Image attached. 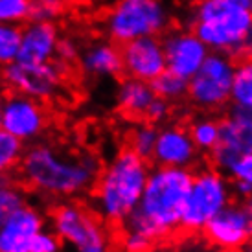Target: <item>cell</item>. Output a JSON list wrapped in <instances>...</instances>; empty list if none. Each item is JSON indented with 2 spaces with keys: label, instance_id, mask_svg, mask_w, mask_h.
<instances>
[{
  "label": "cell",
  "instance_id": "obj_32",
  "mask_svg": "<svg viewBox=\"0 0 252 252\" xmlns=\"http://www.w3.org/2000/svg\"><path fill=\"white\" fill-rule=\"evenodd\" d=\"M79 48H77V44L72 39L68 37H61L59 39V44H57V54H56V59L57 61H61V63L68 64V63H74L79 59Z\"/></svg>",
  "mask_w": 252,
  "mask_h": 252
},
{
  "label": "cell",
  "instance_id": "obj_35",
  "mask_svg": "<svg viewBox=\"0 0 252 252\" xmlns=\"http://www.w3.org/2000/svg\"><path fill=\"white\" fill-rule=\"evenodd\" d=\"M4 101H6V96L0 92V120H2V109H4Z\"/></svg>",
  "mask_w": 252,
  "mask_h": 252
},
{
  "label": "cell",
  "instance_id": "obj_24",
  "mask_svg": "<svg viewBox=\"0 0 252 252\" xmlns=\"http://www.w3.org/2000/svg\"><path fill=\"white\" fill-rule=\"evenodd\" d=\"M157 138H158V127L155 124H149L146 120H142L140 124L131 129L129 133V149H133L136 155H140L142 158L151 160L155 153V146H157Z\"/></svg>",
  "mask_w": 252,
  "mask_h": 252
},
{
  "label": "cell",
  "instance_id": "obj_36",
  "mask_svg": "<svg viewBox=\"0 0 252 252\" xmlns=\"http://www.w3.org/2000/svg\"><path fill=\"white\" fill-rule=\"evenodd\" d=\"M15 252H30L28 249H21V251H15Z\"/></svg>",
  "mask_w": 252,
  "mask_h": 252
},
{
  "label": "cell",
  "instance_id": "obj_3",
  "mask_svg": "<svg viewBox=\"0 0 252 252\" xmlns=\"http://www.w3.org/2000/svg\"><path fill=\"white\" fill-rule=\"evenodd\" d=\"M151 166L133 149H120L101 168L92 188L94 210L105 223L124 224L140 203Z\"/></svg>",
  "mask_w": 252,
  "mask_h": 252
},
{
  "label": "cell",
  "instance_id": "obj_26",
  "mask_svg": "<svg viewBox=\"0 0 252 252\" xmlns=\"http://www.w3.org/2000/svg\"><path fill=\"white\" fill-rule=\"evenodd\" d=\"M22 26L0 24V70L17 61L21 48Z\"/></svg>",
  "mask_w": 252,
  "mask_h": 252
},
{
  "label": "cell",
  "instance_id": "obj_2",
  "mask_svg": "<svg viewBox=\"0 0 252 252\" xmlns=\"http://www.w3.org/2000/svg\"><path fill=\"white\" fill-rule=\"evenodd\" d=\"M191 181L193 171L188 168H151L140 203L122 224L124 230L140 232L153 241L171 236L181 228Z\"/></svg>",
  "mask_w": 252,
  "mask_h": 252
},
{
  "label": "cell",
  "instance_id": "obj_11",
  "mask_svg": "<svg viewBox=\"0 0 252 252\" xmlns=\"http://www.w3.org/2000/svg\"><path fill=\"white\" fill-rule=\"evenodd\" d=\"M0 129L24 144H33L48 129V112L39 99L11 92L4 101Z\"/></svg>",
  "mask_w": 252,
  "mask_h": 252
},
{
  "label": "cell",
  "instance_id": "obj_9",
  "mask_svg": "<svg viewBox=\"0 0 252 252\" xmlns=\"http://www.w3.org/2000/svg\"><path fill=\"white\" fill-rule=\"evenodd\" d=\"M64 66L61 61H50V63H15L2 68V79L11 92H19L39 101H50L56 98L57 92L63 87Z\"/></svg>",
  "mask_w": 252,
  "mask_h": 252
},
{
  "label": "cell",
  "instance_id": "obj_28",
  "mask_svg": "<svg viewBox=\"0 0 252 252\" xmlns=\"http://www.w3.org/2000/svg\"><path fill=\"white\" fill-rule=\"evenodd\" d=\"M64 9V0H32L30 21L56 22Z\"/></svg>",
  "mask_w": 252,
  "mask_h": 252
},
{
  "label": "cell",
  "instance_id": "obj_4",
  "mask_svg": "<svg viewBox=\"0 0 252 252\" xmlns=\"http://www.w3.org/2000/svg\"><path fill=\"white\" fill-rule=\"evenodd\" d=\"M251 26L252 0H197L188 24L212 52L234 59Z\"/></svg>",
  "mask_w": 252,
  "mask_h": 252
},
{
  "label": "cell",
  "instance_id": "obj_18",
  "mask_svg": "<svg viewBox=\"0 0 252 252\" xmlns=\"http://www.w3.org/2000/svg\"><path fill=\"white\" fill-rule=\"evenodd\" d=\"M81 68L92 77H116L124 74V61L120 44L114 41L94 42L79 56Z\"/></svg>",
  "mask_w": 252,
  "mask_h": 252
},
{
  "label": "cell",
  "instance_id": "obj_5",
  "mask_svg": "<svg viewBox=\"0 0 252 252\" xmlns=\"http://www.w3.org/2000/svg\"><path fill=\"white\" fill-rule=\"evenodd\" d=\"M234 197L230 179L221 169H217L214 164L199 168L193 171L181 228L186 232H203L204 226L234 201Z\"/></svg>",
  "mask_w": 252,
  "mask_h": 252
},
{
  "label": "cell",
  "instance_id": "obj_34",
  "mask_svg": "<svg viewBox=\"0 0 252 252\" xmlns=\"http://www.w3.org/2000/svg\"><path fill=\"white\" fill-rule=\"evenodd\" d=\"M243 204H245L247 210H249V214H251V221H252V193L249 197H247L245 201H243Z\"/></svg>",
  "mask_w": 252,
  "mask_h": 252
},
{
  "label": "cell",
  "instance_id": "obj_30",
  "mask_svg": "<svg viewBox=\"0 0 252 252\" xmlns=\"http://www.w3.org/2000/svg\"><path fill=\"white\" fill-rule=\"evenodd\" d=\"M153 239L134 230H124L122 247L126 252H149L153 249Z\"/></svg>",
  "mask_w": 252,
  "mask_h": 252
},
{
  "label": "cell",
  "instance_id": "obj_13",
  "mask_svg": "<svg viewBox=\"0 0 252 252\" xmlns=\"http://www.w3.org/2000/svg\"><path fill=\"white\" fill-rule=\"evenodd\" d=\"M162 44L168 70L186 79L195 76L212 52L191 28H169L162 35Z\"/></svg>",
  "mask_w": 252,
  "mask_h": 252
},
{
  "label": "cell",
  "instance_id": "obj_31",
  "mask_svg": "<svg viewBox=\"0 0 252 252\" xmlns=\"http://www.w3.org/2000/svg\"><path fill=\"white\" fill-rule=\"evenodd\" d=\"M171 116V101L164 98H157L153 99V103L149 105L146 112V122L149 124H155V126H160V124H166L168 118Z\"/></svg>",
  "mask_w": 252,
  "mask_h": 252
},
{
  "label": "cell",
  "instance_id": "obj_1",
  "mask_svg": "<svg viewBox=\"0 0 252 252\" xmlns=\"http://www.w3.org/2000/svg\"><path fill=\"white\" fill-rule=\"evenodd\" d=\"M17 171L30 189L66 201L92 191L101 164L92 153H68L48 142H33L26 147Z\"/></svg>",
  "mask_w": 252,
  "mask_h": 252
},
{
  "label": "cell",
  "instance_id": "obj_19",
  "mask_svg": "<svg viewBox=\"0 0 252 252\" xmlns=\"http://www.w3.org/2000/svg\"><path fill=\"white\" fill-rule=\"evenodd\" d=\"M157 98L153 87L149 81H142L136 77H127L122 79L116 91V105L127 118L144 120L149 105Z\"/></svg>",
  "mask_w": 252,
  "mask_h": 252
},
{
  "label": "cell",
  "instance_id": "obj_20",
  "mask_svg": "<svg viewBox=\"0 0 252 252\" xmlns=\"http://www.w3.org/2000/svg\"><path fill=\"white\" fill-rule=\"evenodd\" d=\"M230 105L252 111V57L239 59L236 63Z\"/></svg>",
  "mask_w": 252,
  "mask_h": 252
},
{
  "label": "cell",
  "instance_id": "obj_14",
  "mask_svg": "<svg viewBox=\"0 0 252 252\" xmlns=\"http://www.w3.org/2000/svg\"><path fill=\"white\" fill-rule=\"evenodd\" d=\"M124 74L127 77H136L142 81H153L164 70H168L166 52L162 37H140L120 44Z\"/></svg>",
  "mask_w": 252,
  "mask_h": 252
},
{
  "label": "cell",
  "instance_id": "obj_17",
  "mask_svg": "<svg viewBox=\"0 0 252 252\" xmlns=\"http://www.w3.org/2000/svg\"><path fill=\"white\" fill-rule=\"evenodd\" d=\"M46 224L42 212L33 204H24L0 224V252H15L26 249L30 239Z\"/></svg>",
  "mask_w": 252,
  "mask_h": 252
},
{
  "label": "cell",
  "instance_id": "obj_6",
  "mask_svg": "<svg viewBox=\"0 0 252 252\" xmlns=\"http://www.w3.org/2000/svg\"><path fill=\"white\" fill-rule=\"evenodd\" d=\"M50 224L63 243L76 252H111L105 221L79 201L66 199L50 212Z\"/></svg>",
  "mask_w": 252,
  "mask_h": 252
},
{
  "label": "cell",
  "instance_id": "obj_8",
  "mask_svg": "<svg viewBox=\"0 0 252 252\" xmlns=\"http://www.w3.org/2000/svg\"><path fill=\"white\" fill-rule=\"evenodd\" d=\"M236 63L238 59L224 52H210L199 72L189 79V101L203 111H219L230 105Z\"/></svg>",
  "mask_w": 252,
  "mask_h": 252
},
{
  "label": "cell",
  "instance_id": "obj_15",
  "mask_svg": "<svg viewBox=\"0 0 252 252\" xmlns=\"http://www.w3.org/2000/svg\"><path fill=\"white\" fill-rule=\"evenodd\" d=\"M197 157L199 149L191 140L189 129L177 124L158 127V138L151 158L155 166L191 169L197 164Z\"/></svg>",
  "mask_w": 252,
  "mask_h": 252
},
{
  "label": "cell",
  "instance_id": "obj_29",
  "mask_svg": "<svg viewBox=\"0 0 252 252\" xmlns=\"http://www.w3.org/2000/svg\"><path fill=\"white\" fill-rule=\"evenodd\" d=\"M30 252H61L63 251V239L57 236L54 230L42 228L30 239L28 247Z\"/></svg>",
  "mask_w": 252,
  "mask_h": 252
},
{
  "label": "cell",
  "instance_id": "obj_21",
  "mask_svg": "<svg viewBox=\"0 0 252 252\" xmlns=\"http://www.w3.org/2000/svg\"><path fill=\"white\" fill-rule=\"evenodd\" d=\"M189 134L191 140L197 146L199 153H212V149L219 142L221 134V120H216L212 116H199L189 124Z\"/></svg>",
  "mask_w": 252,
  "mask_h": 252
},
{
  "label": "cell",
  "instance_id": "obj_12",
  "mask_svg": "<svg viewBox=\"0 0 252 252\" xmlns=\"http://www.w3.org/2000/svg\"><path fill=\"white\" fill-rule=\"evenodd\" d=\"M203 234L219 251H241L252 241V221L243 201H232L204 226Z\"/></svg>",
  "mask_w": 252,
  "mask_h": 252
},
{
  "label": "cell",
  "instance_id": "obj_25",
  "mask_svg": "<svg viewBox=\"0 0 252 252\" xmlns=\"http://www.w3.org/2000/svg\"><path fill=\"white\" fill-rule=\"evenodd\" d=\"M24 142L15 138L13 134L0 129V177L11 175L19 169L22 157H24Z\"/></svg>",
  "mask_w": 252,
  "mask_h": 252
},
{
  "label": "cell",
  "instance_id": "obj_23",
  "mask_svg": "<svg viewBox=\"0 0 252 252\" xmlns=\"http://www.w3.org/2000/svg\"><path fill=\"white\" fill-rule=\"evenodd\" d=\"M188 85H189V79L179 76V74H175V72L171 70H164L157 79L151 81L155 94L158 98L168 99L171 103L188 98Z\"/></svg>",
  "mask_w": 252,
  "mask_h": 252
},
{
  "label": "cell",
  "instance_id": "obj_22",
  "mask_svg": "<svg viewBox=\"0 0 252 252\" xmlns=\"http://www.w3.org/2000/svg\"><path fill=\"white\" fill-rule=\"evenodd\" d=\"M26 203H28L26 189L15 179H11V175L0 177V224Z\"/></svg>",
  "mask_w": 252,
  "mask_h": 252
},
{
  "label": "cell",
  "instance_id": "obj_16",
  "mask_svg": "<svg viewBox=\"0 0 252 252\" xmlns=\"http://www.w3.org/2000/svg\"><path fill=\"white\" fill-rule=\"evenodd\" d=\"M59 30L56 22L28 21L22 26L21 48H19V63L37 64L56 61L57 44H59Z\"/></svg>",
  "mask_w": 252,
  "mask_h": 252
},
{
  "label": "cell",
  "instance_id": "obj_27",
  "mask_svg": "<svg viewBox=\"0 0 252 252\" xmlns=\"http://www.w3.org/2000/svg\"><path fill=\"white\" fill-rule=\"evenodd\" d=\"M32 0H0V24L24 26L30 21Z\"/></svg>",
  "mask_w": 252,
  "mask_h": 252
},
{
  "label": "cell",
  "instance_id": "obj_10",
  "mask_svg": "<svg viewBox=\"0 0 252 252\" xmlns=\"http://www.w3.org/2000/svg\"><path fill=\"white\" fill-rule=\"evenodd\" d=\"M252 158V118L230 107L221 118V134L212 149L210 160L217 169L228 175L236 164Z\"/></svg>",
  "mask_w": 252,
  "mask_h": 252
},
{
  "label": "cell",
  "instance_id": "obj_7",
  "mask_svg": "<svg viewBox=\"0 0 252 252\" xmlns=\"http://www.w3.org/2000/svg\"><path fill=\"white\" fill-rule=\"evenodd\" d=\"M169 11L162 0H118L105 17V32L116 44L140 37H162L169 30Z\"/></svg>",
  "mask_w": 252,
  "mask_h": 252
},
{
  "label": "cell",
  "instance_id": "obj_33",
  "mask_svg": "<svg viewBox=\"0 0 252 252\" xmlns=\"http://www.w3.org/2000/svg\"><path fill=\"white\" fill-rule=\"evenodd\" d=\"M247 57H252V26L251 30L247 32L245 39L241 42V46H239L238 54H236V59H247Z\"/></svg>",
  "mask_w": 252,
  "mask_h": 252
}]
</instances>
